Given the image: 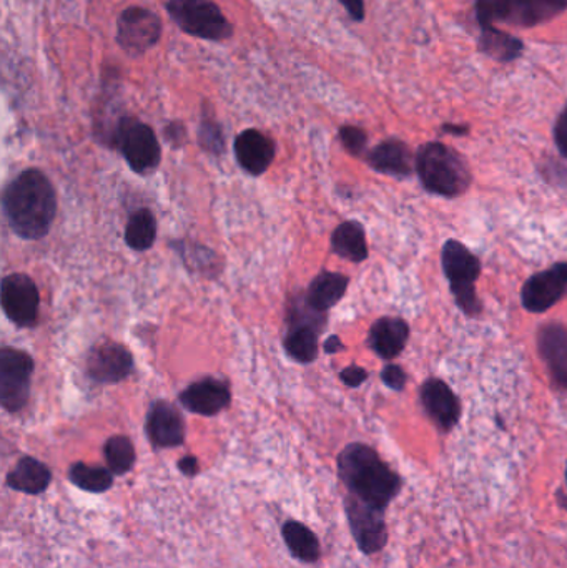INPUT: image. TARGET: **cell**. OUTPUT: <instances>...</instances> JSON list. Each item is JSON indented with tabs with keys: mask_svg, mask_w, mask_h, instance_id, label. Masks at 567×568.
Wrapping results in <instances>:
<instances>
[{
	"mask_svg": "<svg viewBox=\"0 0 567 568\" xmlns=\"http://www.w3.org/2000/svg\"><path fill=\"white\" fill-rule=\"evenodd\" d=\"M338 476L348 496L386 510L403 489V479L370 445L354 442L338 455Z\"/></svg>",
	"mask_w": 567,
	"mask_h": 568,
	"instance_id": "1",
	"label": "cell"
},
{
	"mask_svg": "<svg viewBox=\"0 0 567 568\" xmlns=\"http://www.w3.org/2000/svg\"><path fill=\"white\" fill-rule=\"evenodd\" d=\"M4 213L21 239H44L57 213L53 183L38 170H25L5 188Z\"/></svg>",
	"mask_w": 567,
	"mask_h": 568,
	"instance_id": "2",
	"label": "cell"
},
{
	"mask_svg": "<svg viewBox=\"0 0 567 568\" xmlns=\"http://www.w3.org/2000/svg\"><path fill=\"white\" fill-rule=\"evenodd\" d=\"M416 172L429 194L444 198L466 194L473 179L463 157L440 141H429L419 149Z\"/></svg>",
	"mask_w": 567,
	"mask_h": 568,
	"instance_id": "3",
	"label": "cell"
},
{
	"mask_svg": "<svg viewBox=\"0 0 567 568\" xmlns=\"http://www.w3.org/2000/svg\"><path fill=\"white\" fill-rule=\"evenodd\" d=\"M444 276L450 281L451 293L454 294L458 306L470 317L482 314L483 304L477 298L474 282L482 275V263L477 256L458 240L444 243L443 253Z\"/></svg>",
	"mask_w": 567,
	"mask_h": 568,
	"instance_id": "4",
	"label": "cell"
},
{
	"mask_svg": "<svg viewBox=\"0 0 567 568\" xmlns=\"http://www.w3.org/2000/svg\"><path fill=\"white\" fill-rule=\"evenodd\" d=\"M166 14L182 32L208 42L232 38L233 25L213 0H169Z\"/></svg>",
	"mask_w": 567,
	"mask_h": 568,
	"instance_id": "5",
	"label": "cell"
},
{
	"mask_svg": "<svg viewBox=\"0 0 567 568\" xmlns=\"http://www.w3.org/2000/svg\"><path fill=\"white\" fill-rule=\"evenodd\" d=\"M112 140L134 172L146 175L160 165L162 150H160L159 138L153 128L139 118L121 117L115 127Z\"/></svg>",
	"mask_w": 567,
	"mask_h": 568,
	"instance_id": "6",
	"label": "cell"
},
{
	"mask_svg": "<svg viewBox=\"0 0 567 568\" xmlns=\"http://www.w3.org/2000/svg\"><path fill=\"white\" fill-rule=\"evenodd\" d=\"M163 25L150 9L132 5L124 9L117 19V44L128 57L149 53L162 38Z\"/></svg>",
	"mask_w": 567,
	"mask_h": 568,
	"instance_id": "7",
	"label": "cell"
},
{
	"mask_svg": "<svg viewBox=\"0 0 567 568\" xmlns=\"http://www.w3.org/2000/svg\"><path fill=\"white\" fill-rule=\"evenodd\" d=\"M34 361L21 349L4 348L0 352V403L9 413H18L27 404Z\"/></svg>",
	"mask_w": 567,
	"mask_h": 568,
	"instance_id": "8",
	"label": "cell"
},
{
	"mask_svg": "<svg viewBox=\"0 0 567 568\" xmlns=\"http://www.w3.org/2000/svg\"><path fill=\"white\" fill-rule=\"evenodd\" d=\"M345 512L350 525L351 535L358 548L364 555H374L386 547L387 528L384 512L370 503L361 502L355 497H345Z\"/></svg>",
	"mask_w": 567,
	"mask_h": 568,
	"instance_id": "9",
	"label": "cell"
},
{
	"mask_svg": "<svg viewBox=\"0 0 567 568\" xmlns=\"http://www.w3.org/2000/svg\"><path fill=\"white\" fill-rule=\"evenodd\" d=\"M567 297V263H557L531 276L521 291L522 306L531 313H546Z\"/></svg>",
	"mask_w": 567,
	"mask_h": 568,
	"instance_id": "10",
	"label": "cell"
},
{
	"mask_svg": "<svg viewBox=\"0 0 567 568\" xmlns=\"http://www.w3.org/2000/svg\"><path fill=\"white\" fill-rule=\"evenodd\" d=\"M38 297L35 282L22 273L5 276L2 281V310L19 327H31L37 323Z\"/></svg>",
	"mask_w": 567,
	"mask_h": 568,
	"instance_id": "11",
	"label": "cell"
},
{
	"mask_svg": "<svg viewBox=\"0 0 567 568\" xmlns=\"http://www.w3.org/2000/svg\"><path fill=\"white\" fill-rule=\"evenodd\" d=\"M419 396L436 428L441 432H451L456 428L461 417V403L444 381L438 378L426 379Z\"/></svg>",
	"mask_w": 567,
	"mask_h": 568,
	"instance_id": "12",
	"label": "cell"
},
{
	"mask_svg": "<svg viewBox=\"0 0 567 568\" xmlns=\"http://www.w3.org/2000/svg\"><path fill=\"white\" fill-rule=\"evenodd\" d=\"M132 369L134 358L130 351L114 341H104L95 346L86 358V372L102 384L120 383L130 375Z\"/></svg>",
	"mask_w": 567,
	"mask_h": 568,
	"instance_id": "13",
	"label": "cell"
},
{
	"mask_svg": "<svg viewBox=\"0 0 567 568\" xmlns=\"http://www.w3.org/2000/svg\"><path fill=\"white\" fill-rule=\"evenodd\" d=\"M147 436L155 448H178L185 441V424L177 407L157 401L150 406L146 424Z\"/></svg>",
	"mask_w": 567,
	"mask_h": 568,
	"instance_id": "14",
	"label": "cell"
},
{
	"mask_svg": "<svg viewBox=\"0 0 567 568\" xmlns=\"http://www.w3.org/2000/svg\"><path fill=\"white\" fill-rule=\"evenodd\" d=\"M232 394L227 383L215 378L198 379L181 394L185 409L200 416H217L230 406Z\"/></svg>",
	"mask_w": 567,
	"mask_h": 568,
	"instance_id": "15",
	"label": "cell"
},
{
	"mask_svg": "<svg viewBox=\"0 0 567 568\" xmlns=\"http://www.w3.org/2000/svg\"><path fill=\"white\" fill-rule=\"evenodd\" d=\"M540 356L559 390H567V326L547 323L537 333Z\"/></svg>",
	"mask_w": 567,
	"mask_h": 568,
	"instance_id": "16",
	"label": "cell"
},
{
	"mask_svg": "<svg viewBox=\"0 0 567 568\" xmlns=\"http://www.w3.org/2000/svg\"><path fill=\"white\" fill-rule=\"evenodd\" d=\"M567 11V0H506L501 22L531 28L546 24Z\"/></svg>",
	"mask_w": 567,
	"mask_h": 568,
	"instance_id": "17",
	"label": "cell"
},
{
	"mask_svg": "<svg viewBox=\"0 0 567 568\" xmlns=\"http://www.w3.org/2000/svg\"><path fill=\"white\" fill-rule=\"evenodd\" d=\"M236 162L250 175L259 176L270 169L275 159V143L255 128L243 130L235 140Z\"/></svg>",
	"mask_w": 567,
	"mask_h": 568,
	"instance_id": "18",
	"label": "cell"
},
{
	"mask_svg": "<svg viewBox=\"0 0 567 568\" xmlns=\"http://www.w3.org/2000/svg\"><path fill=\"white\" fill-rule=\"evenodd\" d=\"M368 165L387 176L406 178L413 173V153L405 141L398 138L381 141L367 155Z\"/></svg>",
	"mask_w": 567,
	"mask_h": 568,
	"instance_id": "19",
	"label": "cell"
},
{
	"mask_svg": "<svg viewBox=\"0 0 567 568\" xmlns=\"http://www.w3.org/2000/svg\"><path fill=\"white\" fill-rule=\"evenodd\" d=\"M409 338V326L400 317H381L371 326L368 345L381 359H395L402 355Z\"/></svg>",
	"mask_w": 567,
	"mask_h": 568,
	"instance_id": "20",
	"label": "cell"
},
{
	"mask_svg": "<svg viewBox=\"0 0 567 568\" xmlns=\"http://www.w3.org/2000/svg\"><path fill=\"white\" fill-rule=\"evenodd\" d=\"M5 483L12 490L28 494V496H38L49 489L50 483H53V472L44 462L25 455L9 472Z\"/></svg>",
	"mask_w": 567,
	"mask_h": 568,
	"instance_id": "21",
	"label": "cell"
},
{
	"mask_svg": "<svg viewBox=\"0 0 567 568\" xmlns=\"http://www.w3.org/2000/svg\"><path fill=\"white\" fill-rule=\"evenodd\" d=\"M346 290H348L346 276L339 275V273L323 271L310 285L306 303L313 310L325 313L342 301Z\"/></svg>",
	"mask_w": 567,
	"mask_h": 568,
	"instance_id": "22",
	"label": "cell"
},
{
	"mask_svg": "<svg viewBox=\"0 0 567 568\" xmlns=\"http://www.w3.org/2000/svg\"><path fill=\"white\" fill-rule=\"evenodd\" d=\"M332 248L348 262L361 263L368 258L367 234L358 221H345L332 236Z\"/></svg>",
	"mask_w": 567,
	"mask_h": 568,
	"instance_id": "23",
	"label": "cell"
},
{
	"mask_svg": "<svg viewBox=\"0 0 567 568\" xmlns=\"http://www.w3.org/2000/svg\"><path fill=\"white\" fill-rule=\"evenodd\" d=\"M281 535H284L285 544L294 558L304 561V564H315L319 560L322 547H320L319 537L312 529L297 522V520H288L281 528Z\"/></svg>",
	"mask_w": 567,
	"mask_h": 568,
	"instance_id": "24",
	"label": "cell"
},
{
	"mask_svg": "<svg viewBox=\"0 0 567 568\" xmlns=\"http://www.w3.org/2000/svg\"><path fill=\"white\" fill-rule=\"evenodd\" d=\"M479 50L501 63H511L522 56L524 44L501 28H482Z\"/></svg>",
	"mask_w": 567,
	"mask_h": 568,
	"instance_id": "25",
	"label": "cell"
},
{
	"mask_svg": "<svg viewBox=\"0 0 567 568\" xmlns=\"http://www.w3.org/2000/svg\"><path fill=\"white\" fill-rule=\"evenodd\" d=\"M323 329L306 323H291L285 339V349L294 361L309 364L319 356V333Z\"/></svg>",
	"mask_w": 567,
	"mask_h": 568,
	"instance_id": "26",
	"label": "cell"
},
{
	"mask_svg": "<svg viewBox=\"0 0 567 568\" xmlns=\"http://www.w3.org/2000/svg\"><path fill=\"white\" fill-rule=\"evenodd\" d=\"M69 480L85 492L104 494L114 486V472L99 465H86L76 462L70 465Z\"/></svg>",
	"mask_w": 567,
	"mask_h": 568,
	"instance_id": "27",
	"label": "cell"
},
{
	"mask_svg": "<svg viewBox=\"0 0 567 568\" xmlns=\"http://www.w3.org/2000/svg\"><path fill=\"white\" fill-rule=\"evenodd\" d=\"M157 239V220L149 208H140L132 213L125 230V242L136 252L152 248Z\"/></svg>",
	"mask_w": 567,
	"mask_h": 568,
	"instance_id": "28",
	"label": "cell"
},
{
	"mask_svg": "<svg viewBox=\"0 0 567 568\" xmlns=\"http://www.w3.org/2000/svg\"><path fill=\"white\" fill-rule=\"evenodd\" d=\"M105 461L117 476H125L136 464V448L127 436H112L104 445Z\"/></svg>",
	"mask_w": 567,
	"mask_h": 568,
	"instance_id": "29",
	"label": "cell"
},
{
	"mask_svg": "<svg viewBox=\"0 0 567 568\" xmlns=\"http://www.w3.org/2000/svg\"><path fill=\"white\" fill-rule=\"evenodd\" d=\"M198 143H200L201 149L213 153V155H222L223 150H225L222 125L218 124L213 115L208 114L207 107H204L200 128H198Z\"/></svg>",
	"mask_w": 567,
	"mask_h": 568,
	"instance_id": "30",
	"label": "cell"
},
{
	"mask_svg": "<svg viewBox=\"0 0 567 568\" xmlns=\"http://www.w3.org/2000/svg\"><path fill=\"white\" fill-rule=\"evenodd\" d=\"M506 0H474V11L482 28L495 27L501 22Z\"/></svg>",
	"mask_w": 567,
	"mask_h": 568,
	"instance_id": "31",
	"label": "cell"
},
{
	"mask_svg": "<svg viewBox=\"0 0 567 568\" xmlns=\"http://www.w3.org/2000/svg\"><path fill=\"white\" fill-rule=\"evenodd\" d=\"M339 140H342L346 152L360 157L367 149L368 135L364 134L363 128L355 127V125H343L339 128Z\"/></svg>",
	"mask_w": 567,
	"mask_h": 568,
	"instance_id": "32",
	"label": "cell"
},
{
	"mask_svg": "<svg viewBox=\"0 0 567 568\" xmlns=\"http://www.w3.org/2000/svg\"><path fill=\"white\" fill-rule=\"evenodd\" d=\"M381 379H383V383L386 384L390 390L393 391H403L406 386V372L400 368L398 364H387L384 366L383 371H381Z\"/></svg>",
	"mask_w": 567,
	"mask_h": 568,
	"instance_id": "33",
	"label": "cell"
},
{
	"mask_svg": "<svg viewBox=\"0 0 567 568\" xmlns=\"http://www.w3.org/2000/svg\"><path fill=\"white\" fill-rule=\"evenodd\" d=\"M554 141H556L557 150L560 155L567 160V105L557 117L556 125H554Z\"/></svg>",
	"mask_w": 567,
	"mask_h": 568,
	"instance_id": "34",
	"label": "cell"
},
{
	"mask_svg": "<svg viewBox=\"0 0 567 568\" xmlns=\"http://www.w3.org/2000/svg\"><path fill=\"white\" fill-rule=\"evenodd\" d=\"M339 378L346 386L358 387L367 381L368 372L360 366H350V368L343 369Z\"/></svg>",
	"mask_w": 567,
	"mask_h": 568,
	"instance_id": "35",
	"label": "cell"
},
{
	"mask_svg": "<svg viewBox=\"0 0 567 568\" xmlns=\"http://www.w3.org/2000/svg\"><path fill=\"white\" fill-rule=\"evenodd\" d=\"M185 137H187V130H185L182 121H170L165 127V138L172 143V146L178 147L184 143Z\"/></svg>",
	"mask_w": 567,
	"mask_h": 568,
	"instance_id": "36",
	"label": "cell"
},
{
	"mask_svg": "<svg viewBox=\"0 0 567 568\" xmlns=\"http://www.w3.org/2000/svg\"><path fill=\"white\" fill-rule=\"evenodd\" d=\"M339 4L345 8V11L350 15L351 21L363 22L367 15L364 9V0H338Z\"/></svg>",
	"mask_w": 567,
	"mask_h": 568,
	"instance_id": "37",
	"label": "cell"
},
{
	"mask_svg": "<svg viewBox=\"0 0 567 568\" xmlns=\"http://www.w3.org/2000/svg\"><path fill=\"white\" fill-rule=\"evenodd\" d=\"M178 468H181L182 474L187 477H195L198 474V465L197 457L195 455H185L178 461Z\"/></svg>",
	"mask_w": 567,
	"mask_h": 568,
	"instance_id": "38",
	"label": "cell"
},
{
	"mask_svg": "<svg viewBox=\"0 0 567 568\" xmlns=\"http://www.w3.org/2000/svg\"><path fill=\"white\" fill-rule=\"evenodd\" d=\"M326 355H335V352L343 351L345 349V345H343L342 339L338 336H332V338L326 339L325 346Z\"/></svg>",
	"mask_w": 567,
	"mask_h": 568,
	"instance_id": "39",
	"label": "cell"
},
{
	"mask_svg": "<svg viewBox=\"0 0 567 568\" xmlns=\"http://www.w3.org/2000/svg\"><path fill=\"white\" fill-rule=\"evenodd\" d=\"M441 130H443L444 134H451V135L470 134V127H467V125L444 124L443 127H441Z\"/></svg>",
	"mask_w": 567,
	"mask_h": 568,
	"instance_id": "40",
	"label": "cell"
},
{
	"mask_svg": "<svg viewBox=\"0 0 567 568\" xmlns=\"http://www.w3.org/2000/svg\"><path fill=\"white\" fill-rule=\"evenodd\" d=\"M557 503L563 507L564 510H567V464H566V492L557 494Z\"/></svg>",
	"mask_w": 567,
	"mask_h": 568,
	"instance_id": "41",
	"label": "cell"
}]
</instances>
